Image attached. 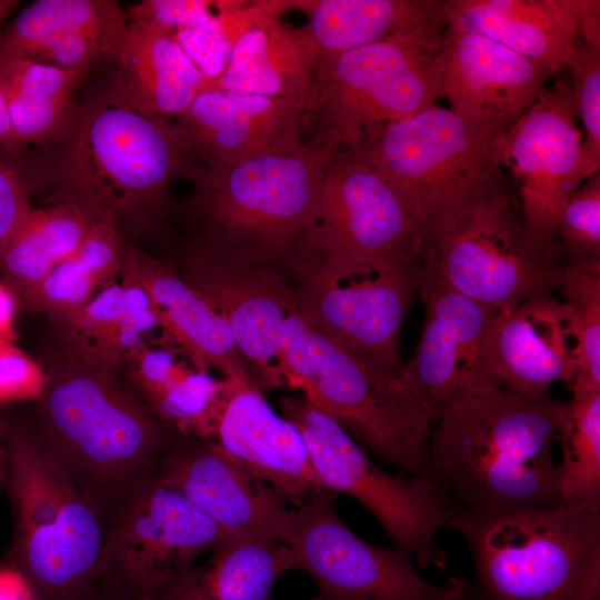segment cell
<instances>
[{
    "instance_id": "34",
    "label": "cell",
    "mask_w": 600,
    "mask_h": 600,
    "mask_svg": "<svg viewBox=\"0 0 600 600\" xmlns=\"http://www.w3.org/2000/svg\"><path fill=\"white\" fill-rule=\"evenodd\" d=\"M126 243L114 217L104 216L79 247L19 302L30 312L46 313L50 320L79 309L118 281Z\"/></svg>"
},
{
    "instance_id": "8",
    "label": "cell",
    "mask_w": 600,
    "mask_h": 600,
    "mask_svg": "<svg viewBox=\"0 0 600 600\" xmlns=\"http://www.w3.org/2000/svg\"><path fill=\"white\" fill-rule=\"evenodd\" d=\"M446 30L316 54L302 113L303 141L350 150L378 129L436 104Z\"/></svg>"
},
{
    "instance_id": "51",
    "label": "cell",
    "mask_w": 600,
    "mask_h": 600,
    "mask_svg": "<svg viewBox=\"0 0 600 600\" xmlns=\"http://www.w3.org/2000/svg\"><path fill=\"white\" fill-rule=\"evenodd\" d=\"M464 600H481V599H480L479 597L476 596L474 590H473L472 594H470V596H469L467 599H464Z\"/></svg>"
},
{
    "instance_id": "21",
    "label": "cell",
    "mask_w": 600,
    "mask_h": 600,
    "mask_svg": "<svg viewBox=\"0 0 600 600\" xmlns=\"http://www.w3.org/2000/svg\"><path fill=\"white\" fill-rule=\"evenodd\" d=\"M154 474L207 514L224 536L281 541L287 498L213 442L180 437Z\"/></svg>"
},
{
    "instance_id": "5",
    "label": "cell",
    "mask_w": 600,
    "mask_h": 600,
    "mask_svg": "<svg viewBox=\"0 0 600 600\" xmlns=\"http://www.w3.org/2000/svg\"><path fill=\"white\" fill-rule=\"evenodd\" d=\"M339 150L333 143L307 140L296 150L233 166L199 164L184 206L197 230L190 241L236 261L283 262Z\"/></svg>"
},
{
    "instance_id": "32",
    "label": "cell",
    "mask_w": 600,
    "mask_h": 600,
    "mask_svg": "<svg viewBox=\"0 0 600 600\" xmlns=\"http://www.w3.org/2000/svg\"><path fill=\"white\" fill-rule=\"evenodd\" d=\"M444 0L291 1L316 54H333L398 34L447 28Z\"/></svg>"
},
{
    "instance_id": "13",
    "label": "cell",
    "mask_w": 600,
    "mask_h": 600,
    "mask_svg": "<svg viewBox=\"0 0 600 600\" xmlns=\"http://www.w3.org/2000/svg\"><path fill=\"white\" fill-rule=\"evenodd\" d=\"M334 497L324 490L289 509L281 539L293 553L296 570L314 581L310 600H464L472 594L467 579L433 584L407 551L361 539L338 516Z\"/></svg>"
},
{
    "instance_id": "35",
    "label": "cell",
    "mask_w": 600,
    "mask_h": 600,
    "mask_svg": "<svg viewBox=\"0 0 600 600\" xmlns=\"http://www.w3.org/2000/svg\"><path fill=\"white\" fill-rule=\"evenodd\" d=\"M128 13L117 0H38L0 32V59H17L48 39L79 32L121 37Z\"/></svg>"
},
{
    "instance_id": "14",
    "label": "cell",
    "mask_w": 600,
    "mask_h": 600,
    "mask_svg": "<svg viewBox=\"0 0 600 600\" xmlns=\"http://www.w3.org/2000/svg\"><path fill=\"white\" fill-rule=\"evenodd\" d=\"M223 537L207 514L152 473L110 521L101 587L122 600H154Z\"/></svg>"
},
{
    "instance_id": "29",
    "label": "cell",
    "mask_w": 600,
    "mask_h": 600,
    "mask_svg": "<svg viewBox=\"0 0 600 600\" xmlns=\"http://www.w3.org/2000/svg\"><path fill=\"white\" fill-rule=\"evenodd\" d=\"M167 343H147L134 350L122 367L123 381L153 416L179 434L207 440L221 380L178 359L179 349Z\"/></svg>"
},
{
    "instance_id": "38",
    "label": "cell",
    "mask_w": 600,
    "mask_h": 600,
    "mask_svg": "<svg viewBox=\"0 0 600 600\" xmlns=\"http://www.w3.org/2000/svg\"><path fill=\"white\" fill-rule=\"evenodd\" d=\"M254 8V1H216L212 19L198 27L173 32L207 84L223 71L232 46L251 20Z\"/></svg>"
},
{
    "instance_id": "39",
    "label": "cell",
    "mask_w": 600,
    "mask_h": 600,
    "mask_svg": "<svg viewBox=\"0 0 600 600\" xmlns=\"http://www.w3.org/2000/svg\"><path fill=\"white\" fill-rule=\"evenodd\" d=\"M37 149L0 154V248L32 210L30 197L54 181L58 153Z\"/></svg>"
},
{
    "instance_id": "16",
    "label": "cell",
    "mask_w": 600,
    "mask_h": 600,
    "mask_svg": "<svg viewBox=\"0 0 600 600\" xmlns=\"http://www.w3.org/2000/svg\"><path fill=\"white\" fill-rule=\"evenodd\" d=\"M559 74L520 120L494 139L502 167L508 166L519 181L520 212L527 231L552 262L557 252V212L586 181L583 139L571 83Z\"/></svg>"
},
{
    "instance_id": "24",
    "label": "cell",
    "mask_w": 600,
    "mask_h": 600,
    "mask_svg": "<svg viewBox=\"0 0 600 600\" xmlns=\"http://www.w3.org/2000/svg\"><path fill=\"white\" fill-rule=\"evenodd\" d=\"M120 280L147 293L162 340L184 353L194 368L209 372L214 369L226 379L250 377L227 321L173 263L127 242Z\"/></svg>"
},
{
    "instance_id": "31",
    "label": "cell",
    "mask_w": 600,
    "mask_h": 600,
    "mask_svg": "<svg viewBox=\"0 0 600 600\" xmlns=\"http://www.w3.org/2000/svg\"><path fill=\"white\" fill-rule=\"evenodd\" d=\"M154 600H272L281 576L296 570L291 549L268 537L226 536Z\"/></svg>"
},
{
    "instance_id": "48",
    "label": "cell",
    "mask_w": 600,
    "mask_h": 600,
    "mask_svg": "<svg viewBox=\"0 0 600 600\" xmlns=\"http://www.w3.org/2000/svg\"><path fill=\"white\" fill-rule=\"evenodd\" d=\"M11 424L0 417V489L4 486L6 469H7V454L8 443L11 432Z\"/></svg>"
},
{
    "instance_id": "46",
    "label": "cell",
    "mask_w": 600,
    "mask_h": 600,
    "mask_svg": "<svg viewBox=\"0 0 600 600\" xmlns=\"http://www.w3.org/2000/svg\"><path fill=\"white\" fill-rule=\"evenodd\" d=\"M580 38L586 43L600 47V1L584 0Z\"/></svg>"
},
{
    "instance_id": "47",
    "label": "cell",
    "mask_w": 600,
    "mask_h": 600,
    "mask_svg": "<svg viewBox=\"0 0 600 600\" xmlns=\"http://www.w3.org/2000/svg\"><path fill=\"white\" fill-rule=\"evenodd\" d=\"M29 149L31 148L18 142L12 130L4 99L0 92V154L19 153Z\"/></svg>"
},
{
    "instance_id": "12",
    "label": "cell",
    "mask_w": 600,
    "mask_h": 600,
    "mask_svg": "<svg viewBox=\"0 0 600 600\" xmlns=\"http://www.w3.org/2000/svg\"><path fill=\"white\" fill-rule=\"evenodd\" d=\"M306 321L399 378L401 328L418 292L421 266L349 257H288Z\"/></svg>"
},
{
    "instance_id": "27",
    "label": "cell",
    "mask_w": 600,
    "mask_h": 600,
    "mask_svg": "<svg viewBox=\"0 0 600 600\" xmlns=\"http://www.w3.org/2000/svg\"><path fill=\"white\" fill-rule=\"evenodd\" d=\"M112 63L126 101L150 118L176 120L207 84L173 32L150 23L128 21Z\"/></svg>"
},
{
    "instance_id": "41",
    "label": "cell",
    "mask_w": 600,
    "mask_h": 600,
    "mask_svg": "<svg viewBox=\"0 0 600 600\" xmlns=\"http://www.w3.org/2000/svg\"><path fill=\"white\" fill-rule=\"evenodd\" d=\"M554 236L562 244L566 264L600 258V173L583 181L562 203Z\"/></svg>"
},
{
    "instance_id": "18",
    "label": "cell",
    "mask_w": 600,
    "mask_h": 600,
    "mask_svg": "<svg viewBox=\"0 0 600 600\" xmlns=\"http://www.w3.org/2000/svg\"><path fill=\"white\" fill-rule=\"evenodd\" d=\"M418 292L424 322L399 379L434 423L458 402L501 390L484 374L481 361L484 332L496 311L422 273Z\"/></svg>"
},
{
    "instance_id": "40",
    "label": "cell",
    "mask_w": 600,
    "mask_h": 600,
    "mask_svg": "<svg viewBox=\"0 0 600 600\" xmlns=\"http://www.w3.org/2000/svg\"><path fill=\"white\" fill-rule=\"evenodd\" d=\"M572 100L578 120L586 132L583 177L589 179L600 168V47L580 40L568 57Z\"/></svg>"
},
{
    "instance_id": "20",
    "label": "cell",
    "mask_w": 600,
    "mask_h": 600,
    "mask_svg": "<svg viewBox=\"0 0 600 600\" xmlns=\"http://www.w3.org/2000/svg\"><path fill=\"white\" fill-rule=\"evenodd\" d=\"M481 361L484 374L501 390L540 396L556 382L570 388L578 368L570 308L543 290L496 311L484 332Z\"/></svg>"
},
{
    "instance_id": "28",
    "label": "cell",
    "mask_w": 600,
    "mask_h": 600,
    "mask_svg": "<svg viewBox=\"0 0 600 600\" xmlns=\"http://www.w3.org/2000/svg\"><path fill=\"white\" fill-rule=\"evenodd\" d=\"M51 321L59 351L113 372H119L134 350L151 343V333L159 329L147 293L122 280Z\"/></svg>"
},
{
    "instance_id": "9",
    "label": "cell",
    "mask_w": 600,
    "mask_h": 600,
    "mask_svg": "<svg viewBox=\"0 0 600 600\" xmlns=\"http://www.w3.org/2000/svg\"><path fill=\"white\" fill-rule=\"evenodd\" d=\"M559 270L530 238L504 183L423 228L421 273L494 311L557 287Z\"/></svg>"
},
{
    "instance_id": "36",
    "label": "cell",
    "mask_w": 600,
    "mask_h": 600,
    "mask_svg": "<svg viewBox=\"0 0 600 600\" xmlns=\"http://www.w3.org/2000/svg\"><path fill=\"white\" fill-rule=\"evenodd\" d=\"M556 486L562 502L600 506V392L572 394L557 439Z\"/></svg>"
},
{
    "instance_id": "6",
    "label": "cell",
    "mask_w": 600,
    "mask_h": 600,
    "mask_svg": "<svg viewBox=\"0 0 600 600\" xmlns=\"http://www.w3.org/2000/svg\"><path fill=\"white\" fill-rule=\"evenodd\" d=\"M481 600H600V506L561 502L451 524Z\"/></svg>"
},
{
    "instance_id": "7",
    "label": "cell",
    "mask_w": 600,
    "mask_h": 600,
    "mask_svg": "<svg viewBox=\"0 0 600 600\" xmlns=\"http://www.w3.org/2000/svg\"><path fill=\"white\" fill-rule=\"evenodd\" d=\"M279 387L299 390L362 448L430 481L432 421L400 381L303 319L279 357Z\"/></svg>"
},
{
    "instance_id": "1",
    "label": "cell",
    "mask_w": 600,
    "mask_h": 600,
    "mask_svg": "<svg viewBox=\"0 0 600 600\" xmlns=\"http://www.w3.org/2000/svg\"><path fill=\"white\" fill-rule=\"evenodd\" d=\"M563 407L549 393L497 390L458 402L434 422L430 481L451 522L562 502L552 446Z\"/></svg>"
},
{
    "instance_id": "25",
    "label": "cell",
    "mask_w": 600,
    "mask_h": 600,
    "mask_svg": "<svg viewBox=\"0 0 600 600\" xmlns=\"http://www.w3.org/2000/svg\"><path fill=\"white\" fill-rule=\"evenodd\" d=\"M584 0H444L447 28L488 37L547 67L564 71L580 38Z\"/></svg>"
},
{
    "instance_id": "17",
    "label": "cell",
    "mask_w": 600,
    "mask_h": 600,
    "mask_svg": "<svg viewBox=\"0 0 600 600\" xmlns=\"http://www.w3.org/2000/svg\"><path fill=\"white\" fill-rule=\"evenodd\" d=\"M179 274L227 321L257 384L279 387V357L303 318L294 286L277 266L236 261L189 241L173 262Z\"/></svg>"
},
{
    "instance_id": "30",
    "label": "cell",
    "mask_w": 600,
    "mask_h": 600,
    "mask_svg": "<svg viewBox=\"0 0 600 600\" xmlns=\"http://www.w3.org/2000/svg\"><path fill=\"white\" fill-rule=\"evenodd\" d=\"M86 74L23 59H0V92L19 143L56 150L72 141L82 109L76 91Z\"/></svg>"
},
{
    "instance_id": "42",
    "label": "cell",
    "mask_w": 600,
    "mask_h": 600,
    "mask_svg": "<svg viewBox=\"0 0 600 600\" xmlns=\"http://www.w3.org/2000/svg\"><path fill=\"white\" fill-rule=\"evenodd\" d=\"M44 366L16 342L0 340V404L38 400L46 387Z\"/></svg>"
},
{
    "instance_id": "33",
    "label": "cell",
    "mask_w": 600,
    "mask_h": 600,
    "mask_svg": "<svg viewBox=\"0 0 600 600\" xmlns=\"http://www.w3.org/2000/svg\"><path fill=\"white\" fill-rule=\"evenodd\" d=\"M32 208L0 248L1 280L20 299L38 286L81 243L104 216L68 196Z\"/></svg>"
},
{
    "instance_id": "3",
    "label": "cell",
    "mask_w": 600,
    "mask_h": 600,
    "mask_svg": "<svg viewBox=\"0 0 600 600\" xmlns=\"http://www.w3.org/2000/svg\"><path fill=\"white\" fill-rule=\"evenodd\" d=\"M199 163L176 121L147 117L111 83L82 104L78 131L57 156L54 196L117 220L147 223L171 204L170 188Z\"/></svg>"
},
{
    "instance_id": "11",
    "label": "cell",
    "mask_w": 600,
    "mask_h": 600,
    "mask_svg": "<svg viewBox=\"0 0 600 600\" xmlns=\"http://www.w3.org/2000/svg\"><path fill=\"white\" fill-rule=\"evenodd\" d=\"M280 407L299 431L326 490L358 500L396 547L414 557L421 568H447L448 557L437 534L450 527L452 514L431 481L381 469L339 423L302 394L281 397Z\"/></svg>"
},
{
    "instance_id": "43",
    "label": "cell",
    "mask_w": 600,
    "mask_h": 600,
    "mask_svg": "<svg viewBox=\"0 0 600 600\" xmlns=\"http://www.w3.org/2000/svg\"><path fill=\"white\" fill-rule=\"evenodd\" d=\"M129 22H142L172 32L206 23L216 14V1L207 0H143L132 6Z\"/></svg>"
},
{
    "instance_id": "19",
    "label": "cell",
    "mask_w": 600,
    "mask_h": 600,
    "mask_svg": "<svg viewBox=\"0 0 600 600\" xmlns=\"http://www.w3.org/2000/svg\"><path fill=\"white\" fill-rule=\"evenodd\" d=\"M554 76L488 37L446 30L440 52L441 97L453 112L494 138L520 120Z\"/></svg>"
},
{
    "instance_id": "49",
    "label": "cell",
    "mask_w": 600,
    "mask_h": 600,
    "mask_svg": "<svg viewBox=\"0 0 600 600\" xmlns=\"http://www.w3.org/2000/svg\"><path fill=\"white\" fill-rule=\"evenodd\" d=\"M18 3V0H0V32L3 29L6 20L13 12Z\"/></svg>"
},
{
    "instance_id": "10",
    "label": "cell",
    "mask_w": 600,
    "mask_h": 600,
    "mask_svg": "<svg viewBox=\"0 0 600 600\" xmlns=\"http://www.w3.org/2000/svg\"><path fill=\"white\" fill-rule=\"evenodd\" d=\"M494 137L450 108L387 124L347 150L372 166L422 224L503 182Z\"/></svg>"
},
{
    "instance_id": "15",
    "label": "cell",
    "mask_w": 600,
    "mask_h": 600,
    "mask_svg": "<svg viewBox=\"0 0 600 600\" xmlns=\"http://www.w3.org/2000/svg\"><path fill=\"white\" fill-rule=\"evenodd\" d=\"M419 219L372 166L340 149L287 257H349L421 266ZM284 258V259H286Z\"/></svg>"
},
{
    "instance_id": "22",
    "label": "cell",
    "mask_w": 600,
    "mask_h": 600,
    "mask_svg": "<svg viewBox=\"0 0 600 600\" xmlns=\"http://www.w3.org/2000/svg\"><path fill=\"white\" fill-rule=\"evenodd\" d=\"M296 507L324 491L297 428L278 416L251 377L221 379L207 439Z\"/></svg>"
},
{
    "instance_id": "44",
    "label": "cell",
    "mask_w": 600,
    "mask_h": 600,
    "mask_svg": "<svg viewBox=\"0 0 600 600\" xmlns=\"http://www.w3.org/2000/svg\"><path fill=\"white\" fill-rule=\"evenodd\" d=\"M19 298L12 288L0 280V340L12 341L19 338L16 330V316Z\"/></svg>"
},
{
    "instance_id": "26",
    "label": "cell",
    "mask_w": 600,
    "mask_h": 600,
    "mask_svg": "<svg viewBox=\"0 0 600 600\" xmlns=\"http://www.w3.org/2000/svg\"><path fill=\"white\" fill-rule=\"evenodd\" d=\"M289 1H256L218 79L206 88L306 100L316 52L302 28L283 21Z\"/></svg>"
},
{
    "instance_id": "50",
    "label": "cell",
    "mask_w": 600,
    "mask_h": 600,
    "mask_svg": "<svg viewBox=\"0 0 600 600\" xmlns=\"http://www.w3.org/2000/svg\"><path fill=\"white\" fill-rule=\"evenodd\" d=\"M88 600H122V599L118 598L117 596L106 590H101L100 592L96 593Z\"/></svg>"
},
{
    "instance_id": "45",
    "label": "cell",
    "mask_w": 600,
    "mask_h": 600,
    "mask_svg": "<svg viewBox=\"0 0 600 600\" xmlns=\"http://www.w3.org/2000/svg\"><path fill=\"white\" fill-rule=\"evenodd\" d=\"M0 600H36L21 576L9 568L0 570Z\"/></svg>"
},
{
    "instance_id": "4",
    "label": "cell",
    "mask_w": 600,
    "mask_h": 600,
    "mask_svg": "<svg viewBox=\"0 0 600 600\" xmlns=\"http://www.w3.org/2000/svg\"><path fill=\"white\" fill-rule=\"evenodd\" d=\"M4 484L13 514L10 568L36 600H88L101 587L109 522L41 442L12 426Z\"/></svg>"
},
{
    "instance_id": "23",
    "label": "cell",
    "mask_w": 600,
    "mask_h": 600,
    "mask_svg": "<svg viewBox=\"0 0 600 600\" xmlns=\"http://www.w3.org/2000/svg\"><path fill=\"white\" fill-rule=\"evenodd\" d=\"M304 99L204 88L174 121L200 166L227 167L303 142Z\"/></svg>"
},
{
    "instance_id": "2",
    "label": "cell",
    "mask_w": 600,
    "mask_h": 600,
    "mask_svg": "<svg viewBox=\"0 0 600 600\" xmlns=\"http://www.w3.org/2000/svg\"><path fill=\"white\" fill-rule=\"evenodd\" d=\"M44 369L36 432L110 524L124 499L154 473L182 436L153 416L119 372L59 350Z\"/></svg>"
},
{
    "instance_id": "37",
    "label": "cell",
    "mask_w": 600,
    "mask_h": 600,
    "mask_svg": "<svg viewBox=\"0 0 600 600\" xmlns=\"http://www.w3.org/2000/svg\"><path fill=\"white\" fill-rule=\"evenodd\" d=\"M557 287L576 327L578 368L572 394L600 392V258L560 267Z\"/></svg>"
}]
</instances>
